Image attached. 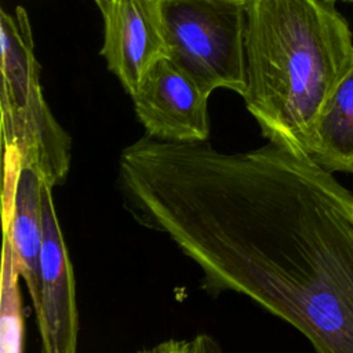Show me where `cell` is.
Here are the masks:
<instances>
[{
    "label": "cell",
    "instance_id": "4",
    "mask_svg": "<svg viewBox=\"0 0 353 353\" xmlns=\"http://www.w3.org/2000/svg\"><path fill=\"white\" fill-rule=\"evenodd\" d=\"M167 58L207 94L245 90L247 0H161Z\"/></svg>",
    "mask_w": 353,
    "mask_h": 353
},
{
    "label": "cell",
    "instance_id": "13",
    "mask_svg": "<svg viewBox=\"0 0 353 353\" xmlns=\"http://www.w3.org/2000/svg\"><path fill=\"white\" fill-rule=\"evenodd\" d=\"M92 1L97 6V8L101 11L102 15L108 11V8H109V6L112 3V0H92Z\"/></svg>",
    "mask_w": 353,
    "mask_h": 353
},
{
    "label": "cell",
    "instance_id": "11",
    "mask_svg": "<svg viewBox=\"0 0 353 353\" xmlns=\"http://www.w3.org/2000/svg\"><path fill=\"white\" fill-rule=\"evenodd\" d=\"M204 334H197L192 338L167 339L160 343L143 347L135 353H201Z\"/></svg>",
    "mask_w": 353,
    "mask_h": 353
},
{
    "label": "cell",
    "instance_id": "10",
    "mask_svg": "<svg viewBox=\"0 0 353 353\" xmlns=\"http://www.w3.org/2000/svg\"><path fill=\"white\" fill-rule=\"evenodd\" d=\"M19 269L11 240L3 234L0 270V353H23Z\"/></svg>",
    "mask_w": 353,
    "mask_h": 353
},
{
    "label": "cell",
    "instance_id": "14",
    "mask_svg": "<svg viewBox=\"0 0 353 353\" xmlns=\"http://www.w3.org/2000/svg\"><path fill=\"white\" fill-rule=\"evenodd\" d=\"M346 1H352L353 3V0H346Z\"/></svg>",
    "mask_w": 353,
    "mask_h": 353
},
{
    "label": "cell",
    "instance_id": "8",
    "mask_svg": "<svg viewBox=\"0 0 353 353\" xmlns=\"http://www.w3.org/2000/svg\"><path fill=\"white\" fill-rule=\"evenodd\" d=\"M43 183L36 170L21 167L11 215L7 219H1L3 234L11 240L14 247L19 274L32 299L34 314L40 306Z\"/></svg>",
    "mask_w": 353,
    "mask_h": 353
},
{
    "label": "cell",
    "instance_id": "1",
    "mask_svg": "<svg viewBox=\"0 0 353 353\" xmlns=\"http://www.w3.org/2000/svg\"><path fill=\"white\" fill-rule=\"evenodd\" d=\"M138 215L199 268L207 294L250 298L316 353H353V193L310 156L175 145Z\"/></svg>",
    "mask_w": 353,
    "mask_h": 353
},
{
    "label": "cell",
    "instance_id": "5",
    "mask_svg": "<svg viewBox=\"0 0 353 353\" xmlns=\"http://www.w3.org/2000/svg\"><path fill=\"white\" fill-rule=\"evenodd\" d=\"M146 135L168 142H207V94L171 59L159 61L131 95Z\"/></svg>",
    "mask_w": 353,
    "mask_h": 353
},
{
    "label": "cell",
    "instance_id": "7",
    "mask_svg": "<svg viewBox=\"0 0 353 353\" xmlns=\"http://www.w3.org/2000/svg\"><path fill=\"white\" fill-rule=\"evenodd\" d=\"M103 17L101 55L132 95L146 73L167 58L161 0H112Z\"/></svg>",
    "mask_w": 353,
    "mask_h": 353
},
{
    "label": "cell",
    "instance_id": "12",
    "mask_svg": "<svg viewBox=\"0 0 353 353\" xmlns=\"http://www.w3.org/2000/svg\"><path fill=\"white\" fill-rule=\"evenodd\" d=\"M201 353H223L221 345L216 339H214L211 335L204 334L203 336V345H201Z\"/></svg>",
    "mask_w": 353,
    "mask_h": 353
},
{
    "label": "cell",
    "instance_id": "2",
    "mask_svg": "<svg viewBox=\"0 0 353 353\" xmlns=\"http://www.w3.org/2000/svg\"><path fill=\"white\" fill-rule=\"evenodd\" d=\"M336 0H247V110L274 145L307 154L328 97L353 63Z\"/></svg>",
    "mask_w": 353,
    "mask_h": 353
},
{
    "label": "cell",
    "instance_id": "9",
    "mask_svg": "<svg viewBox=\"0 0 353 353\" xmlns=\"http://www.w3.org/2000/svg\"><path fill=\"white\" fill-rule=\"evenodd\" d=\"M309 156L331 172L353 174V63L323 106Z\"/></svg>",
    "mask_w": 353,
    "mask_h": 353
},
{
    "label": "cell",
    "instance_id": "6",
    "mask_svg": "<svg viewBox=\"0 0 353 353\" xmlns=\"http://www.w3.org/2000/svg\"><path fill=\"white\" fill-rule=\"evenodd\" d=\"M52 190L51 186L43 183L40 306L34 316L41 338V353H77L76 283Z\"/></svg>",
    "mask_w": 353,
    "mask_h": 353
},
{
    "label": "cell",
    "instance_id": "3",
    "mask_svg": "<svg viewBox=\"0 0 353 353\" xmlns=\"http://www.w3.org/2000/svg\"><path fill=\"white\" fill-rule=\"evenodd\" d=\"M3 154L33 168L52 189L70 168V138L52 116L40 85V65L28 14L0 12Z\"/></svg>",
    "mask_w": 353,
    "mask_h": 353
}]
</instances>
